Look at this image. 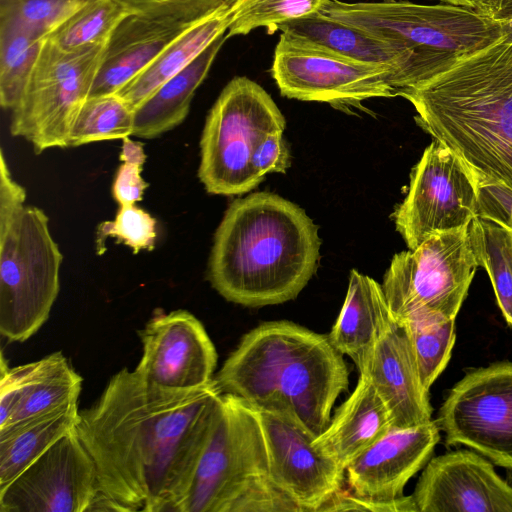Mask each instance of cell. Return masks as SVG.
I'll return each instance as SVG.
<instances>
[{
	"instance_id": "6da1fadb",
	"label": "cell",
	"mask_w": 512,
	"mask_h": 512,
	"mask_svg": "<svg viewBox=\"0 0 512 512\" xmlns=\"http://www.w3.org/2000/svg\"><path fill=\"white\" fill-rule=\"evenodd\" d=\"M222 396L215 378L170 390L135 370L113 375L99 399L79 411L75 427L95 462L100 492L121 511L178 512Z\"/></svg>"
},
{
	"instance_id": "7a4b0ae2",
	"label": "cell",
	"mask_w": 512,
	"mask_h": 512,
	"mask_svg": "<svg viewBox=\"0 0 512 512\" xmlns=\"http://www.w3.org/2000/svg\"><path fill=\"white\" fill-rule=\"evenodd\" d=\"M318 227L295 203L269 192L234 200L214 235L208 279L226 300L248 307L295 299L315 274Z\"/></svg>"
},
{
	"instance_id": "3957f363",
	"label": "cell",
	"mask_w": 512,
	"mask_h": 512,
	"mask_svg": "<svg viewBox=\"0 0 512 512\" xmlns=\"http://www.w3.org/2000/svg\"><path fill=\"white\" fill-rule=\"evenodd\" d=\"M397 96L474 177L512 189V42L501 38Z\"/></svg>"
},
{
	"instance_id": "277c9868",
	"label": "cell",
	"mask_w": 512,
	"mask_h": 512,
	"mask_svg": "<svg viewBox=\"0 0 512 512\" xmlns=\"http://www.w3.org/2000/svg\"><path fill=\"white\" fill-rule=\"evenodd\" d=\"M223 394L284 411L316 437L331 421L349 371L328 335L296 323L264 322L245 334L214 377Z\"/></svg>"
},
{
	"instance_id": "5b68a950",
	"label": "cell",
	"mask_w": 512,
	"mask_h": 512,
	"mask_svg": "<svg viewBox=\"0 0 512 512\" xmlns=\"http://www.w3.org/2000/svg\"><path fill=\"white\" fill-rule=\"evenodd\" d=\"M319 11L385 41L401 53L396 95L433 79L503 37L497 19L449 3L325 0Z\"/></svg>"
},
{
	"instance_id": "8992f818",
	"label": "cell",
	"mask_w": 512,
	"mask_h": 512,
	"mask_svg": "<svg viewBox=\"0 0 512 512\" xmlns=\"http://www.w3.org/2000/svg\"><path fill=\"white\" fill-rule=\"evenodd\" d=\"M25 188L0 153V333L23 342L47 321L60 290L63 255L46 213L28 206Z\"/></svg>"
},
{
	"instance_id": "52a82bcc",
	"label": "cell",
	"mask_w": 512,
	"mask_h": 512,
	"mask_svg": "<svg viewBox=\"0 0 512 512\" xmlns=\"http://www.w3.org/2000/svg\"><path fill=\"white\" fill-rule=\"evenodd\" d=\"M178 512H302L271 479L259 422L238 397L223 394Z\"/></svg>"
},
{
	"instance_id": "ba28073f",
	"label": "cell",
	"mask_w": 512,
	"mask_h": 512,
	"mask_svg": "<svg viewBox=\"0 0 512 512\" xmlns=\"http://www.w3.org/2000/svg\"><path fill=\"white\" fill-rule=\"evenodd\" d=\"M286 121L271 96L245 76L231 79L210 109L200 139L198 178L215 195H241L264 179L254 170L256 149Z\"/></svg>"
},
{
	"instance_id": "9c48e42d",
	"label": "cell",
	"mask_w": 512,
	"mask_h": 512,
	"mask_svg": "<svg viewBox=\"0 0 512 512\" xmlns=\"http://www.w3.org/2000/svg\"><path fill=\"white\" fill-rule=\"evenodd\" d=\"M477 268L469 225L395 254L381 285L392 317L399 323L456 319Z\"/></svg>"
},
{
	"instance_id": "30bf717a",
	"label": "cell",
	"mask_w": 512,
	"mask_h": 512,
	"mask_svg": "<svg viewBox=\"0 0 512 512\" xmlns=\"http://www.w3.org/2000/svg\"><path fill=\"white\" fill-rule=\"evenodd\" d=\"M105 45L65 51L46 39L11 111V135L26 139L36 154L69 147L73 123L89 96Z\"/></svg>"
},
{
	"instance_id": "8fae6325",
	"label": "cell",
	"mask_w": 512,
	"mask_h": 512,
	"mask_svg": "<svg viewBox=\"0 0 512 512\" xmlns=\"http://www.w3.org/2000/svg\"><path fill=\"white\" fill-rule=\"evenodd\" d=\"M476 216L475 177L435 139L413 167L408 193L394 211L397 231L412 250L435 233L469 225Z\"/></svg>"
},
{
	"instance_id": "7c38bea8",
	"label": "cell",
	"mask_w": 512,
	"mask_h": 512,
	"mask_svg": "<svg viewBox=\"0 0 512 512\" xmlns=\"http://www.w3.org/2000/svg\"><path fill=\"white\" fill-rule=\"evenodd\" d=\"M271 76L282 96L325 102L338 109L361 108L365 100L396 96L390 69L350 60L282 33Z\"/></svg>"
},
{
	"instance_id": "4fadbf2b",
	"label": "cell",
	"mask_w": 512,
	"mask_h": 512,
	"mask_svg": "<svg viewBox=\"0 0 512 512\" xmlns=\"http://www.w3.org/2000/svg\"><path fill=\"white\" fill-rule=\"evenodd\" d=\"M447 445H464L512 469V362L467 373L435 419Z\"/></svg>"
},
{
	"instance_id": "5bb4252c",
	"label": "cell",
	"mask_w": 512,
	"mask_h": 512,
	"mask_svg": "<svg viewBox=\"0 0 512 512\" xmlns=\"http://www.w3.org/2000/svg\"><path fill=\"white\" fill-rule=\"evenodd\" d=\"M224 2L175 0L126 15L105 45L88 97L117 93L174 40Z\"/></svg>"
},
{
	"instance_id": "9a60e30c",
	"label": "cell",
	"mask_w": 512,
	"mask_h": 512,
	"mask_svg": "<svg viewBox=\"0 0 512 512\" xmlns=\"http://www.w3.org/2000/svg\"><path fill=\"white\" fill-rule=\"evenodd\" d=\"M99 494L95 462L74 428L0 488V512H87Z\"/></svg>"
},
{
	"instance_id": "2e32d148",
	"label": "cell",
	"mask_w": 512,
	"mask_h": 512,
	"mask_svg": "<svg viewBox=\"0 0 512 512\" xmlns=\"http://www.w3.org/2000/svg\"><path fill=\"white\" fill-rule=\"evenodd\" d=\"M249 407L261 428L273 482L302 512H320L343 489L345 469L314 444L316 436L290 413Z\"/></svg>"
},
{
	"instance_id": "e0dca14e",
	"label": "cell",
	"mask_w": 512,
	"mask_h": 512,
	"mask_svg": "<svg viewBox=\"0 0 512 512\" xmlns=\"http://www.w3.org/2000/svg\"><path fill=\"white\" fill-rule=\"evenodd\" d=\"M138 334L143 350L134 370L148 384L190 390L214 378L215 346L203 324L188 311L156 312Z\"/></svg>"
},
{
	"instance_id": "ac0fdd59",
	"label": "cell",
	"mask_w": 512,
	"mask_h": 512,
	"mask_svg": "<svg viewBox=\"0 0 512 512\" xmlns=\"http://www.w3.org/2000/svg\"><path fill=\"white\" fill-rule=\"evenodd\" d=\"M412 497L419 512H512V486L466 449L430 459Z\"/></svg>"
},
{
	"instance_id": "d6986e66",
	"label": "cell",
	"mask_w": 512,
	"mask_h": 512,
	"mask_svg": "<svg viewBox=\"0 0 512 512\" xmlns=\"http://www.w3.org/2000/svg\"><path fill=\"white\" fill-rule=\"evenodd\" d=\"M440 440L435 420L392 427L345 469L349 491L367 498L391 500L403 496L407 482L430 460Z\"/></svg>"
},
{
	"instance_id": "ffe728a7",
	"label": "cell",
	"mask_w": 512,
	"mask_h": 512,
	"mask_svg": "<svg viewBox=\"0 0 512 512\" xmlns=\"http://www.w3.org/2000/svg\"><path fill=\"white\" fill-rule=\"evenodd\" d=\"M360 373L369 376L381 395L393 427H412L432 420L429 391L421 382L407 331L394 318Z\"/></svg>"
},
{
	"instance_id": "44dd1931",
	"label": "cell",
	"mask_w": 512,
	"mask_h": 512,
	"mask_svg": "<svg viewBox=\"0 0 512 512\" xmlns=\"http://www.w3.org/2000/svg\"><path fill=\"white\" fill-rule=\"evenodd\" d=\"M4 360L0 428L78 402L83 379L61 352L12 368Z\"/></svg>"
},
{
	"instance_id": "7402d4cb",
	"label": "cell",
	"mask_w": 512,
	"mask_h": 512,
	"mask_svg": "<svg viewBox=\"0 0 512 512\" xmlns=\"http://www.w3.org/2000/svg\"><path fill=\"white\" fill-rule=\"evenodd\" d=\"M393 427L381 395L366 373H360L351 395L337 408L314 444L343 469Z\"/></svg>"
},
{
	"instance_id": "603a6c76",
	"label": "cell",
	"mask_w": 512,
	"mask_h": 512,
	"mask_svg": "<svg viewBox=\"0 0 512 512\" xmlns=\"http://www.w3.org/2000/svg\"><path fill=\"white\" fill-rule=\"evenodd\" d=\"M392 320L382 286L353 269L343 306L328 336L338 351L351 358L360 373Z\"/></svg>"
},
{
	"instance_id": "cb8c5ba5",
	"label": "cell",
	"mask_w": 512,
	"mask_h": 512,
	"mask_svg": "<svg viewBox=\"0 0 512 512\" xmlns=\"http://www.w3.org/2000/svg\"><path fill=\"white\" fill-rule=\"evenodd\" d=\"M279 30L288 38L357 62L386 67L392 72V85L402 66L401 53L369 33L330 18L321 11L287 21ZM397 96V95H396Z\"/></svg>"
},
{
	"instance_id": "d4e9b609",
	"label": "cell",
	"mask_w": 512,
	"mask_h": 512,
	"mask_svg": "<svg viewBox=\"0 0 512 512\" xmlns=\"http://www.w3.org/2000/svg\"><path fill=\"white\" fill-rule=\"evenodd\" d=\"M225 40L226 34L215 39L192 62L162 84L134 110L133 136L156 138L186 119L193 96L207 76Z\"/></svg>"
},
{
	"instance_id": "484cf974",
	"label": "cell",
	"mask_w": 512,
	"mask_h": 512,
	"mask_svg": "<svg viewBox=\"0 0 512 512\" xmlns=\"http://www.w3.org/2000/svg\"><path fill=\"white\" fill-rule=\"evenodd\" d=\"M234 0H225L213 14L174 40L150 65L116 94L134 110L162 84L184 69L215 39L226 34Z\"/></svg>"
},
{
	"instance_id": "4316f807",
	"label": "cell",
	"mask_w": 512,
	"mask_h": 512,
	"mask_svg": "<svg viewBox=\"0 0 512 512\" xmlns=\"http://www.w3.org/2000/svg\"><path fill=\"white\" fill-rule=\"evenodd\" d=\"M78 402L0 428V488L76 427Z\"/></svg>"
},
{
	"instance_id": "83f0119b",
	"label": "cell",
	"mask_w": 512,
	"mask_h": 512,
	"mask_svg": "<svg viewBox=\"0 0 512 512\" xmlns=\"http://www.w3.org/2000/svg\"><path fill=\"white\" fill-rule=\"evenodd\" d=\"M469 234L478 267L487 271L500 310L512 327V231L476 216L469 224Z\"/></svg>"
},
{
	"instance_id": "f1b7e54d",
	"label": "cell",
	"mask_w": 512,
	"mask_h": 512,
	"mask_svg": "<svg viewBox=\"0 0 512 512\" xmlns=\"http://www.w3.org/2000/svg\"><path fill=\"white\" fill-rule=\"evenodd\" d=\"M45 41L21 27L0 24V104L3 109L12 111L19 103Z\"/></svg>"
},
{
	"instance_id": "f546056e",
	"label": "cell",
	"mask_w": 512,
	"mask_h": 512,
	"mask_svg": "<svg viewBox=\"0 0 512 512\" xmlns=\"http://www.w3.org/2000/svg\"><path fill=\"white\" fill-rule=\"evenodd\" d=\"M134 109L118 94L88 97L73 123L69 147L122 140L133 134Z\"/></svg>"
},
{
	"instance_id": "4dcf8cb0",
	"label": "cell",
	"mask_w": 512,
	"mask_h": 512,
	"mask_svg": "<svg viewBox=\"0 0 512 512\" xmlns=\"http://www.w3.org/2000/svg\"><path fill=\"white\" fill-rule=\"evenodd\" d=\"M132 11L118 0H94L67 19L47 39L65 51L105 45Z\"/></svg>"
},
{
	"instance_id": "1f68e13d",
	"label": "cell",
	"mask_w": 512,
	"mask_h": 512,
	"mask_svg": "<svg viewBox=\"0 0 512 512\" xmlns=\"http://www.w3.org/2000/svg\"><path fill=\"white\" fill-rule=\"evenodd\" d=\"M325 0H234L226 39L264 27L267 34L283 23L319 11Z\"/></svg>"
},
{
	"instance_id": "d6a6232c",
	"label": "cell",
	"mask_w": 512,
	"mask_h": 512,
	"mask_svg": "<svg viewBox=\"0 0 512 512\" xmlns=\"http://www.w3.org/2000/svg\"><path fill=\"white\" fill-rule=\"evenodd\" d=\"M455 320L401 323L407 331L420 379L427 391L449 362L456 338Z\"/></svg>"
},
{
	"instance_id": "836d02e7",
	"label": "cell",
	"mask_w": 512,
	"mask_h": 512,
	"mask_svg": "<svg viewBox=\"0 0 512 512\" xmlns=\"http://www.w3.org/2000/svg\"><path fill=\"white\" fill-rule=\"evenodd\" d=\"M94 0H0V24L15 25L47 39L74 13Z\"/></svg>"
},
{
	"instance_id": "e575fe53",
	"label": "cell",
	"mask_w": 512,
	"mask_h": 512,
	"mask_svg": "<svg viewBox=\"0 0 512 512\" xmlns=\"http://www.w3.org/2000/svg\"><path fill=\"white\" fill-rule=\"evenodd\" d=\"M156 220L135 204L119 205L115 218L97 226L95 250L97 255L106 252V241L115 238L117 243L130 247L134 254L141 250L152 251L156 242Z\"/></svg>"
},
{
	"instance_id": "d590c367",
	"label": "cell",
	"mask_w": 512,
	"mask_h": 512,
	"mask_svg": "<svg viewBox=\"0 0 512 512\" xmlns=\"http://www.w3.org/2000/svg\"><path fill=\"white\" fill-rule=\"evenodd\" d=\"M121 164L114 176L111 193L118 205L136 204L141 201L148 183L141 177L146 161L144 146L130 137L122 139L119 155Z\"/></svg>"
},
{
	"instance_id": "8d00e7d4",
	"label": "cell",
	"mask_w": 512,
	"mask_h": 512,
	"mask_svg": "<svg viewBox=\"0 0 512 512\" xmlns=\"http://www.w3.org/2000/svg\"><path fill=\"white\" fill-rule=\"evenodd\" d=\"M477 216L493 220L512 231V189L504 184L475 177Z\"/></svg>"
},
{
	"instance_id": "74e56055",
	"label": "cell",
	"mask_w": 512,
	"mask_h": 512,
	"mask_svg": "<svg viewBox=\"0 0 512 512\" xmlns=\"http://www.w3.org/2000/svg\"><path fill=\"white\" fill-rule=\"evenodd\" d=\"M419 512L416 503L410 496H402L391 500H382L358 496L352 492L341 490L330 499L320 512Z\"/></svg>"
},
{
	"instance_id": "f35d334b",
	"label": "cell",
	"mask_w": 512,
	"mask_h": 512,
	"mask_svg": "<svg viewBox=\"0 0 512 512\" xmlns=\"http://www.w3.org/2000/svg\"><path fill=\"white\" fill-rule=\"evenodd\" d=\"M290 164V149L283 133L269 134L252 158L255 172L263 179L268 173H285Z\"/></svg>"
},
{
	"instance_id": "ab89813d",
	"label": "cell",
	"mask_w": 512,
	"mask_h": 512,
	"mask_svg": "<svg viewBox=\"0 0 512 512\" xmlns=\"http://www.w3.org/2000/svg\"><path fill=\"white\" fill-rule=\"evenodd\" d=\"M442 3H449L458 6H464L476 9L491 17H495L500 0H439Z\"/></svg>"
},
{
	"instance_id": "60d3db41",
	"label": "cell",
	"mask_w": 512,
	"mask_h": 512,
	"mask_svg": "<svg viewBox=\"0 0 512 512\" xmlns=\"http://www.w3.org/2000/svg\"><path fill=\"white\" fill-rule=\"evenodd\" d=\"M132 12L144 11L175 0H118Z\"/></svg>"
},
{
	"instance_id": "b9f144b4",
	"label": "cell",
	"mask_w": 512,
	"mask_h": 512,
	"mask_svg": "<svg viewBox=\"0 0 512 512\" xmlns=\"http://www.w3.org/2000/svg\"><path fill=\"white\" fill-rule=\"evenodd\" d=\"M512 17V0H500L495 19Z\"/></svg>"
},
{
	"instance_id": "7bdbcfd3",
	"label": "cell",
	"mask_w": 512,
	"mask_h": 512,
	"mask_svg": "<svg viewBox=\"0 0 512 512\" xmlns=\"http://www.w3.org/2000/svg\"><path fill=\"white\" fill-rule=\"evenodd\" d=\"M500 22L502 35L505 40L512 42V17L497 19Z\"/></svg>"
}]
</instances>
